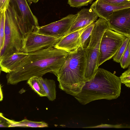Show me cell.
Returning <instances> with one entry per match:
<instances>
[{
  "instance_id": "24",
  "label": "cell",
  "mask_w": 130,
  "mask_h": 130,
  "mask_svg": "<svg viewBox=\"0 0 130 130\" xmlns=\"http://www.w3.org/2000/svg\"><path fill=\"white\" fill-rule=\"evenodd\" d=\"M83 128H129L128 125L124 124L112 125L107 124H101L96 126L83 127Z\"/></svg>"
},
{
  "instance_id": "15",
  "label": "cell",
  "mask_w": 130,
  "mask_h": 130,
  "mask_svg": "<svg viewBox=\"0 0 130 130\" xmlns=\"http://www.w3.org/2000/svg\"><path fill=\"white\" fill-rule=\"evenodd\" d=\"M41 82L48 100H54L56 97V85L55 81L52 79L43 78L40 77Z\"/></svg>"
},
{
  "instance_id": "28",
  "label": "cell",
  "mask_w": 130,
  "mask_h": 130,
  "mask_svg": "<svg viewBox=\"0 0 130 130\" xmlns=\"http://www.w3.org/2000/svg\"><path fill=\"white\" fill-rule=\"evenodd\" d=\"M3 98V94L1 86L0 84V101H1L2 100Z\"/></svg>"
},
{
  "instance_id": "31",
  "label": "cell",
  "mask_w": 130,
  "mask_h": 130,
  "mask_svg": "<svg viewBox=\"0 0 130 130\" xmlns=\"http://www.w3.org/2000/svg\"><path fill=\"white\" fill-rule=\"evenodd\" d=\"M1 68H0V73H1Z\"/></svg>"
},
{
  "instance_id": "10",
  "label": "cell",
  "mask_w": 130,
  "mask_h": 130,
  "mask_svg": "<svg viewBox=\"0 0 130 130\" xmlns=\"http://www.w3.org/2000/svg\"><path fill=\"white\" fill-rule=\"evenodd\" d=\"M107 21L109 29L130 37V7L113 11Z\"/></svg>"
},
{
  "instance_id": "9",
  "label": "cell",
  "mask_w": 130,
  "mask_h": 130,
  "mask_svg": "<svg viewBox=\"0 0 130 130\" xmlns=\"http://www.w3.org/2000/svg\"><path fill=\"white\" fill-rule=\"evenodd\" d=\"M77 15L70 14L57 21L39 26L36 31L42 35L57 38L66 35Z\"/></svg>"
},
{
  "instance_id": "16",
  "label": "cell",
  "mask_w": 130,
  "mask_h": 130,
  "mask_svg": "<svg viewBox=\"0 0 130 130\" xmlns=\"http://www.w3.org/2000/svg\"><path fill=\"white\" fill-rule=\"evenodd\" d=\"M27 84L32 89L40 96H46L42 85L41 82L40 77L34 76L27 80Z\"/></svg>"
},
{
  "instance_id": "11",
  "label": "cell",
  "mask_w": 130,
  "mask_h": 130,
  "mask_svg": "<svg viewBox=\"0 0 130 130\" xmlns=\"http://www.w3.org/2000/svg\"><path fill=\"white\" fill-rule=\"evenodd\" d=\"M87 27L62 37L54 47L69 53L75 51L80 47V37Z\"/></svg>"
},
{
  "instance_id": "6",
  "label": "cell",
  "mask_w": 130,
  "mask_h": 130,
  "mask_svg": "<svg viewBox=\"0 0 130 130\" xmlns=\"http://www.w3.org/2000/svg\"><path fill=\"white\" fill-rule=\"evenodd\" d=\"M9 4L13 9L24 38L30 33L36 32L39 27L38 20L32 13L26 0H11Z\"/></svg>"
},
{
  "instance_id": "30",
  "label": "cell",
  "mask_w": 130,
  "mask_h": 130,
  "mask_svg": "<svg viewBox=\"0 0 130 130\" xmlns=\"http://www.w3.org/2000/svg\"><path fill=\"white\" fill-rule=\"evenodd\" d=\"M1 44H0V57L1 56Z\"/></svg>"
},
{
  "instance_id": "23",
  "label": "cell",
  "mask_w": 130,
  "mask_h": 130,
  "mask_svg": "<svg viewBox=\"0 0 130 130\" xmlns=\"http://www.w3.org/2000/svg\"><path fill=\"white\" fill-rule=\"evenodd\" d=\"M121 83L124 84L129 88L130 87V67L119 77Z\"/></svg>"
},
{
  "instance_id": "21",
  "label": "cell",
  "mask_w": 130,
  "mask_h": 130,
  "mask_svg": "<svg viewBox=\"0 0 130 130\" xmlns=\"http://www.w3.org/2000/svg\"><path fill=\"white\" fill-rule=\"evenodd\" d=\"M5 11L0 12V39L1 50L3 46L4 40Z\"/></svg>"
},
{
  "instance_id": "3",
  "label": "cell",
  "mask_w": 130,
  "mask_h": 130,
  "mask_svg": "<svg viewBox=\"0 0 130 130\" xmlns=\"http://www.w3.org/2000/svg\"><path fill=\"white\" fill-rule=\"evenodd\" d=\"M85 48V47H80L69 53L56 75L59 88L73 96L81 92L86 82Z\"/></svg>"
},
{
  "instance_id": "8",
  "label": "cell",
  "mask_w": 130,
  "mask_h": 130,
  "mask_svg": "<svg viewBox=\"0 0 130 130\" xmlns=\"http://www.w3.org/2000/svg\"><path fill=\"white\" fill-rule=\"evenodd\" d=\"M61 38L53 37L36 32H31L24 39L21 52L29 53L54 47Z\"/></svg>"
},
{
  "instance_id": "22",
  "label": "cell",
  "mask_w": 130,
  "mask_h": 130,
  "mask_svg": "<svg viewBox=\"0 0 130 130\" xmlns=\"http://www.w3.org/2000/svg\"><path fill=\"white\" fill-rule=\"evenodd\" d=\"M94 0H68V4L70 6L80 8L88 6L91 4Z\"/></svg>"
},
{
  "instance_id": "12",
  "label": "cell",
  "mask_w": 130,
  "mask_h": 130,
  "mask_svg": "<svg viewBox=\"0 0 130 130\" xmlns=\"http://www.w3.org/2000/svg\"><path fill=\"white\" fill-rule=\"evenodd\" d=\"M77 13V16L67 34L87 27L94 22L98 17L90 8L83 9Z\"/></svg>"
},
{
  "instance_id": "14",
  "label": "cell",
  "mask_w": 130,
  "mask_h": 130,
  "mask_svg": "<svg viewBox=\"0 0 130 130\" xmlns=\"http://www.w3.org/2000/svg\"><path fill=\"white\" fill-rule=\"evenodd\" d=\"M28 54L18 52L1 59L0 67L1 70L7 73L12 71L18 66Z\"/></svg>"
},
{
  "instance_id": "19",
  "label": "cell",
  "mask_w": 130,
  "mask_h": 130,
  "mask_svg": "<svg viewBox=\"0 0 130 130\" xmlns=\"http://www.w3.org/2000/svg\"><path fill=\"white\" fill-rule=\"evenodd\" d=\"M130 42H129L125 51L121 58L119 63L123 69L127 68L130 64Z\"/></svg>"
},
{
  "instance_id": "29",
  "label": "cell",
  "mask_w": 130,
  "mask_h": 130,
  "mask_svg": "<svg viewBox=\"0 0 130 130\" xmlns=\"http://www.w3.org/2000/svg\"><path fill=\"white\" fill-rule=\"evenodd\" d=\"M31 2H33L34 3H37L39 0H28Z\"/></svg>"
},
{
  "instance_id": "4",
  "label": "cell",
  "mask_w": 130,
  "mask_h": 130,
  "mask_svg": "<svg viewBox=\"0 0 130 130\" xmlns=\"http://www.w3.org/2000/svg\"><path fill=\"white\" fill-rule=\"evenodd\" d=\"M108 28L107 21L104 19L100 18L95 22L89 44L85 48L86 57L85 78L86 82L93 78L99 68L98 62L100 43L104 32Z\"/></svg>"
},
{
  "instance_id": "13",
  "label": "cell",
  "mask_w": 130,
  "mask_h": 130,
  "mask_svg": "<svg viewBox=\"0 0 130 130\" xmlns=\"http://www.w3.org/2000/svg\"><path fill=\"white\" fill-rule=\"evenodd\" d=\"M130 7V4L124 6H116L104 2L102 0H96L91 5L90 8L100 18L107 21L109 16L116 10Z\"/></svg>"
},
{
  "instance_id": "5",
  "label": "cell",
  "mask_w": 130,
  "mask_h": 130,
  "mask_svg": "<svg viewBox=\"0 0 130 130\" xmlns=\"http://www.w3.org/2000/svg\"><path fill=\"white\" fill-rule=\"evenodd\" d=\"M24 39L13 9L9 4L5 11L4 40L0 60L14 53L21 52Z\"/></svg>"
},
{
  "instance_id": "7",
  "label": "cell",
  "mask_w": 130,
  "mask_h": 130,
  "mask_svg": "<svg viewBox=\"0 0 130 130\" xmlns=\"http://www.w3.org/2000/svg\"><path fill=\"white\" fill-rule=\"evenodd\" d=\"M126 37L109 29L104 32L101 40L98 60V67L115 55Z\"/></svg>"
},
{
  "instance_id": "26",
  "label": "cell",
  "mask_w": 130,
  "mask_h": 130,
  "mask_svg": "<svg viewBox=\"0 0 130 130\" xmlns=\"http://www.w3.org/2000/svg\"><path fill=\"white\" fill-rule=\"evenodd\" d=\"M11 120L5 117L3 113L0 112V127H10Z\"/></svg>"
},
{
  "instance_id": "27",
  "label": "cell",
  "mask_w": 130,
  "mask_h": 130,
  "mask_svg": "<svg viewBox=\"0 0 130 130\" xmlns=\"http://www.w3.org/2000/svg\"><path fill=\"white\" fill-rule=\"evenodd\" d=\"M11 0H0V12L5 11L8 8Z\"/></svg>"
},
{
  "instance_id": "1",
  "label": "cell",
  "mask_w": 130,
  "mask_h": 130,
  "mask_svg": "<svg viewBox=\"0 0 130 130\" xmlns=\"http://www.w3.org/2000/svg\"><path fill=\"white\" fill-rule=\"evenodd\" d=\"M69 53L54 47L28 53L17 68L8 73L7 83L15 84L48 72L56 75Z\"/></svg>"
},
{
  "instance_id": "2",
  "label": "cell",
  "mask_w": 130,
  "mask_h": 130,
  "mask_svg": "<svg viewBox=\"0 0 130 130\" xmlns=\"http://www.w3.org/2000/svg\"><path fill=\"white\" fill-rule=\"evenodd\" d=\"M121 84L119 77L98 68L93 78L85 83L81 92L73 96L83 105L98 100L116 99L120 96Z\"/></svg>"
},
{
  "instance_id": "18",
  "label": "cell",
  "mask_w": 130,
  "mask_h": 130,
  "mask_svg": "<svg viewBox=\"0 0 130 130\" xmlns=\"http://www.w3.org/2000/svg\"><path fill=\"white\" fill-rule=\"evenodd\" d=\"M94 23V22H93L87 26L81 34L80 37V47H84L85 42L91 34Z\"/></svg>"
},
{
  "instance_id": "25",
  "label": "cell",
  "mask_w": 130,
  "mask_h": 130,
  "mask_svg": "<svg viewBox=\"0 0 130 130\" xmlns=\"http://www.w3.org/2000/svg\"><path fill=\"white\" fill-rule=\"evenodd\" d=\"M105 2L116 6L130 4V0H102Z\"/></svg>"
},
{
  "instance_id": "20",
  "label": "cell",
  "mask_w": 130,
  "mask_h": 130,
  "mask_svg": "<svg viewBox=\"0 0 130 130\" xmlns=\"http://www.w3.org/2000/svg\"><path fill=\"white\" fill-rule=\"evenodd\" d=\"M130 37H126L116 54L113 57V59L115 61L119 63L120 60L125 51L128 42L130 41Z\"/></svg>"
},
{
  "instance_id": "17",
  "label": "cell",
  "mask_w": 130,
  "mask_h": 130,
  "mask_svg": "<svg viewBox=\"0 0 130 130\" xmlns=\"http://www.w3.org/2000/svg\"><path fill=\"white\" fill-rule=\"evenodd\" d=\"M17 126L42 127H47L48 125L44 122L33 121L26 119L19 122H16L12 120L10 127Z\"/></svg>"
}]
</instances>
